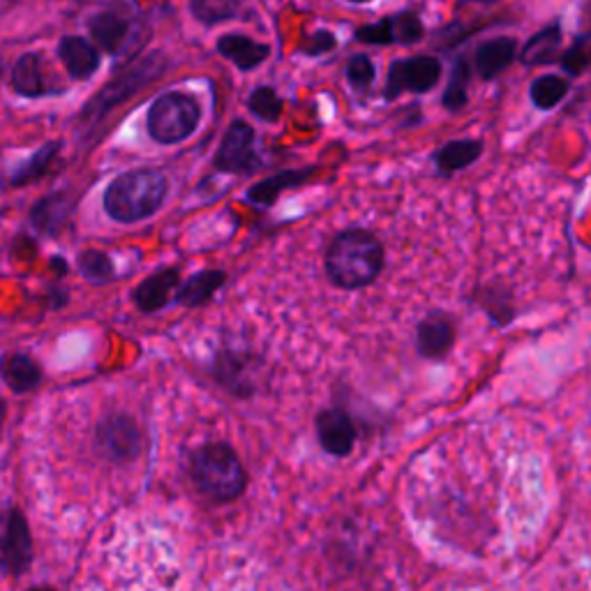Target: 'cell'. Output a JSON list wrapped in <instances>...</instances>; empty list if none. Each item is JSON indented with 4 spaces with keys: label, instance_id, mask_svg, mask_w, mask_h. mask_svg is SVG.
<instances>
[{
    "label": "cell",
    "instance_id": "9c48e42d",
    "mask_svg": "<svg viewBox=\"0 0 591 591\" xmlns=\"http://www.w3.org/2000/svg\"><path fill=\"white\" fill-rule=\"evenodd\" d=\"M317 437L324 451L337 458L351 453L356 441V425L343 409H326L317 416Z\"/></svg>",
    "mask_w": 591,
    "mask_h": 591
},
{
    "label": "cell",
    "instance_id": "f1b7e54d",
    "mask_svg": "<svg viewBox=\"0 0 591 591\" xmlns=\"http://www.w3.org/2000/svg\"><path fill=\"white\" fill-rule=\"evenodd\" d=\"M393 44H414L423 38V24L414 12H400L388 16Z\"/></svg>",
    "mask_w": 591,
    "mask_h": 591
},
{
    "label": "cell",
    "instance_id": "d6a6232c",
    "mask_svg": "<svg viewBox=\"0 0 591 591\" xmlns=\"http://www.w3.org/2000/svg\"><path fill=\"white\" fill-rule=\"evenodd\" d=\"M331 49H335V38L326 30L314 33L312 38L306 42V47H303V51L310 53V56H319V53H326Z\"/></svg>",
    "mask_w": 591,
    "mask_h": 591
},
{
    "label": "cell",
    "instance_id": "603a6c76",
    "mask_svg": "<svg viewBox=\"0 0 591 591\" xmlns=\"http://www.w3.org/2000/svg\"><path fill=\"white\" fill-rule=\"evenodd\" d=\"M560 44H562V30L557 26H550L541 30L539 35H534V38L527 42V47L523 49L521 59L525 65H545L557 56Z\"/></svg>",
    "mask_w": 591,
    "mask_h": 591
},
{
    "label": "cell",
    "instance_id": "836d02e7",
    "mask_svg": "<svg viewBox=\"0 0 591 591\" xmlns=\"http://www.w3.org/2000/svg\"><path fill=\"white\" fill-rule=\"evenodd\" d=\"M351 3H370V0H351Z\"/></svg>",
    "mask_w": 591,
    "mask_h": 591
},
{
    "label": "cell",
    "instance_id": "ffe728a7",
    "mask_svg": "<svg viewBox=\"0 0 591 591\" xmlns=\"http://www.w3.org/2000/svg\"><path fill=\"white\" fill-rule=\"evenodd\" d=\"M12 86L14 91L24 98H42L49 93L44 81L42 59L38 53H26L12 67Z\"/></svg>",
    "mask_w": 591,
    "mask_h": 591
},
{
    "label": "cell",
    "instance_id": "1f68e13d",
    "mask_svg": "<svg viewBox=\"0 0 591 591\" xmlns=\"http://www.w3.org/2000/svg\"><path fill=\"white\" fill-rule=\"evenodd\" d=\"M591 65V35H584L576 44H573L564 53V67L570 72V75H580L582 69Z\"/></svg>",
    "mask_w": 591,
    "mask_h": 591
},
{
    "label": "cell",
    "instance_id": "4fadbf2b",
    "mask_svg": "<svg viewBox=\"0 0 591 591\" xmlns=\"http://www.w3.org/2000/svg\"><path fill=\"white\" fill-rule=\"evenodd\" d=\"M88 30H91L93 42L100 49H104L106 53H118L123 51L125 42H128V35L132 28L123 14L104 10V12H98L93 20L88 22Z\"/></svg>",
    "mask_w": 591,
    "mask_h": 591
},
{
    "label": "cell",
    "instance_id": "cb8c5ba5",
    "mask_svg": "<svg viewBox=\"0 0 591 591\" xmlns=\"http://www.w3.org/2000/svg\"><path fill=\"white\" fill-rule=\"evenodd\" d=\"M61 149V143H44V146L35 153L28 163H24L22 167H16L10 176V185H28L33 181H38V178L44 176V171L49 169V165L53 163V157H56Z\"/></svg>",
    "mask_w": 591,
    "mask_h": 591
},
{
    "label": "cell",
    "instance_id": "4316f807",
    "mask_svg": "<svg viewBox=\"0 0 591 591\" xmlns=\"http://www.w3.org/2000/svg\"><path fill=\"white\" fill-rule=\"evenodd\" d=\"M79 264V271L81 275L88 280V282H95V284H104L114 280L116 271H114V261L106 257L102 249H86V253L79 255L77 259Z\"/></svg>",
    "mask_w": 591,
    "mask_h": 591
},
{
    "label": "cell",
    "instance_id": "f546056e",
    "mask_svg": "<svg viewBox=\"0 0 591 591\" xmlns=\"http://www.w3.org/2000/svg\"><path fill=\"white\" fill-rule=\"evenodd\" d=\"M247 104L249 112L266 123H278V118L282 116V100L271 86H261L257 91H253Z\"/></svg>",
    "mask_w": 591,
    "mask_h": 591
},
{
    "label": "cell",
    "instance_id": "52a82bcc",
    "mask_svg": "<svg viewBox=\"0 0 591 591\" xmlns=\"http://www.w3.org/2000/svg\"><path fill=\"white\" fill-rule=\"evenodd\" d=\"M441 77V63L433 56H416L396 61L388 72L386 98L396 100L400 93H427L433 91Z\"/></svg>",
    "mask_w": 591,
    "mask_h": 591
},
{
    "label": "cell",
    "instance_id": "4dcf8cb0",
    "mask_svg": "<svg viewBox=\"0 0 591 591\" xmlns=\"http://www.w3.org/2000/svg\"><path fill=\"white\" fill-rule=\"evenodd\" d=\"M374 75H377V69H374V63L370 61V56H365V53H356V56L349 59L347 79L356 91H368L374 81Z\"/></svg>",
    "mask_w": 591,
    "mask_h": 591
},
{
    "label": "cell",
    "instance_id": "277c9868",
    "mask_svg": "<svg viewBox=\"0 0 591 591\" xmlns=\"http://www.w3.org/2000/svg\"><path fill=\"white\" fill-rule=\"evenodd\" d=\"M165 67H167V63L163 59V53H151L149 59L139 61L128 72H123V75H118L114 81H110V86H104L102 91L91 100V104L86 106L81 118L86 123L102 120L112 110H116L118 104L132 98L139 88H143L149 81L163 75Z\"/></svg>",
    "mask_w": 591,
    "mask_h": 591
},
{
    "label": "cell",
    "instance_id": "484cf974",
    "mask_svg": "<svg viewBox=\"0 0 591 591\" xmlns=\"http://www.w3.org/2000/svg\"><path fill=\"white\" fill-rule=\"evenodd\" d=\"M192 12L206 26L234 20L241 10V0H190Z\"/></svg>",
    "mask_w": 591,
    "mask_h": 591
},
{
    "label": "cell",
    "instance_id": "7402d4cb",
    "mask_svg": "<svg viewBox=\"0 0 591 591\" xmlns=\"http://www.w3.org/2000/svg\"><path fill=\"white\" fill-rule=\"evenodd\" d=\"M5 382L14 393H28L42 382V370L26 354H12L3 363Z\"/></svg>",
    "mask_w": 591,
    "mask_h": 591
},
{
    "label": "cell",
    "instance_id": "5bb4252c",
    "mask_svg": "<svg viewBox=\"0 0 591 591\" xmlns=\"http://www.w3.org/2000/svg\"><path fill=\"white\" fill-rule=\"evenodd\" d=\"M59 56H61L65 69L69 72V77H75L79 81L91 79L98 72V65H100L98 49L88 40L77 38V35H75V38H63L61 40Z\"/></svg>",
    "mask_w": 591,
    "mask_h": 591
},
{
    "label": "cell",
    "instance_id": "e0dca14e",
    "mask_svg": "<svg viewBox=\"0 0 591 591\" xmlns=\"http://www.w3.org/2000/svg\"><path fill=\"white\" fill-rule=\"evenodd\" d=\"M312 174H314V169L306 167V169L280 171V174L271 176V178H264V181L255 183L253 188L247 190V200L253 204H259V206H271L284 190L306 183Z\"/></svg>",
    "mask_w": 591,
    "mask_h": 591
},
{
    "label": "cell",
    "instance_id": "7a4b0ae2",
    "mask_svg": "<svg viewBox=\"0 0 591 591\" xmlns=\"http://www.w3.org/2000/svg\"><path fill=\"white\" fill-rule=\"evenodd\" d=\"M190 476L196 490L213 501H234L247 486L239 453L224 441H210L196 449L190 460Z\"/></svg>",
    "mask_w": 591,
    "mask_h": 591
},
{
    "label": "cell",
    "instance_id": "9a60e30c",
    "mask_svg": "<svg viewBox=\"0 0 591 591\" xmlns=\"http://www.w3.org/2000/svg\"><path fill=\"white\" fill-rule=\"evenodd\" d=\"M72 208H75V204H72V200L65 192L47 194L44 200H40L38 204L33 206L30 222L35 229L42 231V234L53 236V234H59L61 227L69 220Z\"/></svg>",
    "mask_w": 591,
    "mask_h": 591
},
{
    "label": "cell",
    "instance_id": "6da1fadb",
    "mask_svg": "<svg viewBox=\"0 0 591 591\" xmlns=\"http://www.w3.org/2000/svg\"><path fill=\"white\" fill-rule=\"evenodd\" d=\"M384 268V245L365 229L337 234L326 253L329 278L343 290H361L377 280Z\"/></svg>",
    "mask_w": 591,
    "mask_h": 591
},
{
    "label": "cell",
    "instance_id": "d6986e66",
    "mask_svg": "<svg viewBox=\"0 0 591 591\" xmlns=\"http://www.w3.org/2000/svg\"><path fill=\"white\" fill-rule=\"evenodd\" d=\"M227 275L224 271H204L196 273L190 280H185L176 292V303L185 308H200L206 306V303L215 296V292L224 284Z\"/></svg>",
    "mask_w": 591,
    "mask_h": 591
},
{
    "label": "cell",
    "instance_id": "d4e9b609",
    "mask_svg": "<svg viewBox=\"0 0 591 591\" xmlns=\"http://www.w3.org/2000/svg\"><path fill=\"white\" fill-rule=\"evenodd\" d=\"M568 93V81L557 77V75H548V77H541L536 79L531 83V102L539 106V110H554Z\"/></svg>",
    "mask_w": 591,
    "mask_h": 591
},
{
    "label": "cell",
    "instance_id": "3957f363",
    "mask_svg": "<svg viewBox=\"0 0 591 591\" xmlns=\"http://www.w3.org/2000/svg\"><path fill=\"white\" fill-rule=\"evenodd\" d=\"M169 181L155 169H137L118 176L104 194V208L116 222L146 220L165 204Z\"/></svg>",
    "mask_w": 591,
    "mask_h": 591
},
{
    "label": "cell",
    "instance_id": "d590c367",
    "mask_svg": "<svg viewBox=\"0 0 591 591\" xmlns=\"http://www.w3.org/2000/svg\"><path fill=\"white\" fill-rule=\"evenodd\" d=\"M483 3H490V0H483Z\"/></svg>",
    "mask_w": 591,
    "mask_h": 591
},
{
    "label": "cell",
    "instance_id": "7c38bea8",
    "mask_svg": "<svg viewBox=\"0 0 591 591\" xmlns=\"http://www.w3.org/2000/svg\"><path fill=\"white\" fill-rule=\"evenodd\" d=\"M416 343H419L421 356L425 358H441L444 354H449V349L455 343L453 319L439 312L425 317L419 324Z\"/></svg>",
    "mask_w": 591,
    "mask_h": 591
},
{
    "label": "cell",
    "instance_id": "ac0fdd59",
    "mask_svg": "<svg viewBox=\"0 0 591 591\" xmlns=\"http://www.w3.org/2000/svg\"><path fill=\"white\" fill-rule=\"evenodd\" d=\"M517 53L513 38H494L483 42L476 51V69L483 79H494L504 72Z\"/></svg>",
    "mask_w": 591,
    "mask_h": 591
},
{
    "label": "cell",
    "instance_id": "2e32d148",
    "mask_svg": "<svg viewBox=\"0 0 591 591\" xmlns=\"http://www.w3.org/2000/svg\"><path fill=\"white\" fill-rule=\"evenodd\" d=\"M218 51L239 69H255L271 56V47L249 40L245 35H222L218 40Z\"/></svg>",
    "mask_w": 591,
    "mask_h": 591
},
{
    "label": "cell",
    "instance_id": "5b68a950",
    "mask_svg": "<svg viewBox=\"0 0 591 591\" xmlns=\"http://www.w3.org/2000/svg\"><path fill=\"white\" fill-rule=\"evenodd\" d=\"M202 110L185 93H167L157 98L149 112V134L159 143H178L188 139L200 125Z\"/></svg>",
    "mask_w": 591,
    "mask_h": 591
},
{
    "label": "cell",
    "instance_id": "e575fe53",
    "mask_svg": "<svg viewBox=\"0 0 591 591\" xmlns=\"http://www.w3.org/2000/svg\"><path fill=\"white\" fill-rule=\"evenodd\" d=\"M30 591H53V589H47V587H44V589H30Z\"/></svg>",
    "mask_w": 591,
    "mask_h": 591
},
{
    "label": "cell",
    "instance_id": "8fae6325",
    "mask_svg": "<svg viewBox=\"0 0 591 591\" xmlns=\"http://www.w3.org/2000/svg\"><path fill=\"white\" fill-rule=\"evenodd\" d=\"M178 280H181V273L178 268H163V271L153 273L151 278L143 280L137 290H134V303L141 312H157L163 310L171 294L178 292Z\"/></svg>",
    "mask_w": 591,
    "mask_h": 591
},
{
    "label": "cell",
    "instance_id": "8992f818",
    "mask_svg": "<svg viewBox=\"0 0 591 591\" xmlns=\"http://www.w3.org/2000/svg\"><path fill=\"white\" fill-rule=\"evenodd\" d=\"M141 429L125 414L106 416L95 433V444L100 453L112 462H130L141 453Z\"/></svg>",
    "mask_w": 591,
    "mask_h": 591
},
{
    "label": "cell",
    "instance_id": "ba28073f",
    "mask_svg": "<svg viewBox=\"0 0 591 591\" xmlns=\"http://www.w3.org/2000/svg\"><path fill=\"white\" fill-rule=\"evenodd\" d=\"M215 167L227 174H245L259 167L255 130L245 120L231 123V128L220 143L218 155H215Z\"/></svg>",
    "mask_w": 591,
    "mask_h": 591
},
{
    "label": "cell",
    "instance_id": "44dd1931",
    "mask_svg": "<svg viewBox=\"0 0 591 591\" xmlns=\"http://www.w3.org/2000/svg\"><path fill=\"white\" fill-rule=\"evenodd\" d=\"M483 153V143L476 139H458V141H449L446 146H441L435 155V163L439 174L451 176L460 169H467L470 165H474L476 159Z\"/></svg>",
    "mask_w": 591,
    "mask_h": 591
},
{
    "label": "cell",
    "instance_id": "83f0119b",
    "mask_svg": "<svg viewBox=\"0 0 591 591\" xmlns=\"http://www.w3.org/2000/svg\"><path fill=\"white\" fill-rule=\"evenodd\" d=\"M467 86H470V65L464 59H460L453 67V75L449 79V86L444 91V106L449 112H460L467 104Z\"/></svg>",
    "mask_w": 591,
    "mask_h": 591
},
{
    "label": "cell",
    "instance_id": "30bf717a",
    "mask_svg": "<svg viewBox=\"0 0 591 591\" xmlns=\"http://www.w3.org/2000/svg\"><path fill=\"white\" fill-rule=\"evenodd\" d=\"M5 568L12 576H22L33 560V543H30V531L24 521L22 511H10L5 521Z\"/></svg>",
    "mask_w": 591,
    "mask_h": 591
}]
</instances>
